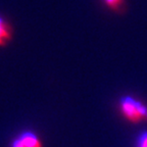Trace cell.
Instances as JSON below:
<instances>
[{"label":"cell","instance_id":"obj_3","mask_svg":"<svg viewBox=\"0 0 147 147\" xmlns=\"http://www.w3.org/2000/svg\"><path fill=\"white\" fill-rule=\"evenodd\" d=\"M25 147H43V144L38 138V136L31 131H26L18 136Z\"/></svg>","mask_w":147,"mask_h":147},{"label":"cell","instance_id":"obj_4","mask_svg":"<svg viewBox=\"0 0 147 147\" xmlns=\"http://www.w3.org/2000/svg\"><path fill=\"white\" fill-rule=\"evenodd\" d=\"M104 4L113 11L121 12L125 8V0H102Z\"/></svg>","mask_w":147,"mask_h":147},{"label":"cell","instance_id":"obj_6","mask_svg":"<svg viewBox=\"0 0 147 147\" xmlns=\"http://www.w3.org/2000/svg\"><path fill=\"white\" fill-rule=\"evenodd\" d=\"M11 147H25V145H24V143L22 142L21 138L18 137L11 142Z\"/></svg>","mask_w":147,"mask_h":147},{"label":"cell","instance_id":"obj_5","mask_svg":"<svg viewBox=\"0 0 147 147\" xmlns=\"http://www.w3.org/2000/svg\"><path fill=\"white\" fill-rule=\"evenodd\" d=\"M137 147H147V132H144L139 136Z\"/></svg>","mask_w":147,"mask_h":147},{"label":"cell","instance_id":"obj_2","mask_svg":"<svg viewBox=\"0 0 147 147\" xmlns=\"http://www.w3.org/2000/svg\"><path fill=\"white\" fill-rule=\"evenodd\" d=\"M12 38V29L4 18L0 16V46H5Z\"/></svg>","mask_w":147,"mask_h":147},{"label":"cell","instance_id":"obj_1","mask_svg":"<svg viewBox=\"0 0 147 147\" xmlns=\"http://www.w3.org/2000/svg\"><path fill=\"white\" fill-rule=\"evenodd\" d=\"M119 108L124 117L132 124L147 122V105L133 96L127 95L121 98Z\"/></svg>","mask_w":147,"mask_h":147}]
</instances>
